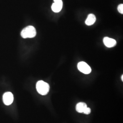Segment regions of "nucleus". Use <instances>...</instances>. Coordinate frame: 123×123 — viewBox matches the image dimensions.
<instances>
[{
  "label": "nucleus",
  "mask_w": 123,
  "mask_h": 123,
  "mask_svg": "<svg viewBox=\"0 0 123 123\" xmlns=\"http://www.w3.org/2000/svg\"><path fill=\"white\" fill-rule=\"evenodd\" d=\"M96 20L95 16L93 14H90L88 15V18L85 21V24L88 26H91L95 23Z\"/></svg>",
  "instance_id": "nucleus-7"
},
{
  "label": "nucleus",
  "mask_w": 123,
  "mask_h": 123,
  "mask_svg": "<svg viewBox=\"0 0 123 123\" xmlns=\"http://www.w3.org/2000/svg\"><path fill=\"white\" fill-rule=\"evenodd\" d=\"M118 10L119 11V12L122 14H123V4H121L119 5L118 7Z\"/></svg>",
  "instance_id": "nucleus-9"
},
{
  "label": "nucleus",
  "mask_w": 123,
  "mask_h": 123,
  "mask_svg": "<svg viewBox=\"0 0 123 123\" xmlns=\"http://www.w3.org/2000/svg\"><path fill=\"white\" fill-rule=\"evenodd\" d=\"M62 7V0H54V3L52 6L53 12L56 13L60 12Z\"/></svg>",
  "instance_id": "nucleus-5"
},
{
  "label": "nucleus",
  "mask_w": 123,
  "mask_h": 123,
  "mask_svg": "<svg viewBox=\"0 0 123 123\" xmlns=\"http://www.w3.org/2000/svg\"><path fill=\"white\" fill-rule=\"evenodd\" d=\"M49 85L48 83L41 80L37 82L36 84V88L38 92L42 95H47L49 91Z\"/></svg>",
  "instance_id": "nucleus-2"
},
{
  "label": "nucleus",
  "mask_w": 123,
  "mask_h": 123,
  "mask_svg": "<svg viewBox=\"0 0 123 123\" xmlns=\"http://www.w3.org/2000/svg\"><path fill=\"white\" fill-rule=\"evenodd\" d=\"M103 42L106 47L109 48L114 47L116 44L115 40L108 37H105L103 39Z\"/></svg>",
  "instance_id": "nucleus-6"
},
{
  "label": "nucleus",
  "mask_w": 123,
  "mask_h": 123,
  "mask_svg": "<svg viewBox=\"0 0 123 123\" xmlns=\"http://www.w3.org/2000/svg\"><path fill=\"white\" fill-rule=\"evenodd\" d=\"M91 113V109L87 107L84 110L83 113L85 114H89Z\"/></svg>",
  "instance_id": "nucleus-10"
},
{
  "label": "nucleus",
  "mask_w": 123,
  "mask_h": 123,
  "mask_svg": "<svg viewBox=\"0 0 123 123\" xmlns=\"http://www.w3.org/2000/svg\"><path fill=\"white\" fill-rule=\"evenodd\" d=\"M121 79H122V81H123V75H122V76H121Z\"/></svg>",
  "instance_id": "nucleus-11"
},
{
  "label": "nucleus",
  "mask_w": 123,
  "mask_h": 123,
  "mask_svg": "<svg viewBox=\"0 0 123 123\" xmlns=\"http://www.w3.org/2000/svg\"><path fill=\"white\" fill-rule=\"evenodd\" d=\"M37 34L36 30L34 26H29L25 27L22 30L21 35L23 38H33L35 37Z\"/></svg>",
  "instance_id": "nucleus-1"
},
{
  "label": "nucleus",
  "mask_w": 123,
  "mask_h": 123,
  "mask_svg": "<svg viewBox=\"0 0 123 123\" xmlns=\"http://www.w3.org/2000/svg\"><path fill=\"white\" fill-rule=\"evenodd\" d=\"M87 107V105L86 103L84 102H80L76 106V110L79 113L84 112V110Z\"/></svg>",
  "instance_id": "nucleus-8"
},
{
  "label": "nucleus",
  "mask_w": 123,
  "mask_h": 123,
  "mask_svg": "<svg viewBox=\"0 0 123 123\" xmlns=\"http://www.w3.org/2000/svg\"><path fill=\"white\" fill-rule=\"evenodd\" d=\"M14 97L12 92H6L5 93L3 96V101L5 105H9L13 102Z\"/></svg>",
  "instance_id": "nucleus-4"
},
{
  "label": "nucleus",
  "mask_w": 123,
  "mask_h": 123,
  "mask_svg": "<svg viewBox=\"0 0 123 123\" xmlns=\"http://www.w3.org/2000/svg\"><path fill=\"white\" fill-rule=\"evenodd\" d=\"M78 68L84 74H88L91 72V68L87 63L84 62H80L78 64Z\"/></svg>",
  "instance_id": "nucleus-3"
}]
</instances>
